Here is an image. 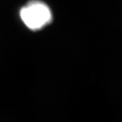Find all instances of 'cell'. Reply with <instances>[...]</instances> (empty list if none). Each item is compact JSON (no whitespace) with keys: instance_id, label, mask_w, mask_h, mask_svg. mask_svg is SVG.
<instances>
[{"instance_id":"6da1fadb","label":"cell","mask_w":122,"mask_h":122,"mask_svg":"<svg viewBox=\"0 0 122 122\" xmlns=\"http://www.w3.org/2000/svg\"><path fill=\"white\" fill-rule=\"evenodd\" d=\"M20 17L26 26L32 30H39L52 20V13L47 5L40 1H32L22 7Z\"/></svg>"}]
</instances>
